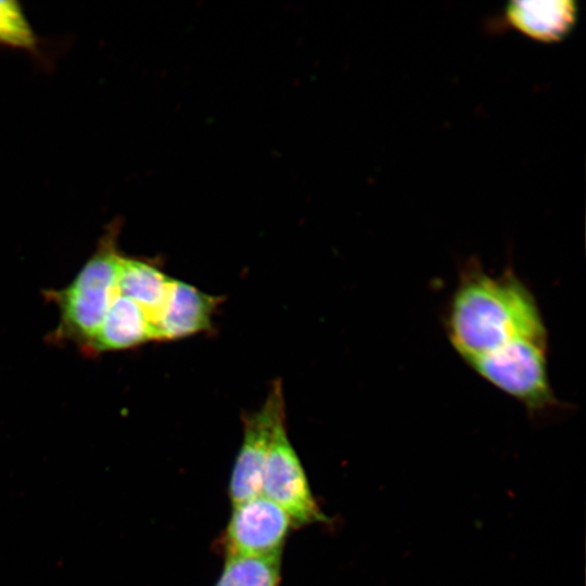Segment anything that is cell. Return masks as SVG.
<instances>
[{"instance_id":"obj_1","label":"cell","mask_w":586,"mask_h":586,"mask_svg":"<svg viewBox=\"0 0 586 586\" xmlns=\"http://www.w3.org/2000/svg\"><path fill=\"white\" fill-rule=\"evenodd\" d=\"M446 331L456 353L475 373L528 410L557 404L542 311L511 269L491 273L469 262L447 307Z\"/></svg>"},{"instance_id":"obj_2","label":"cell","mask_w":586,"mask_h":586,"mask_svg":"<svg viewBox=\"0 0 586 586\" xmlns=\"http://www.w3.org/2000/svg\"><path fill=\"white\" fill-rule=\"evenodd\" d=\"M119 219L112 221L100 238L93 255L73 282L51 296L61 308L59 333L87 348L100 329L116 289L120 253L117 250Z\"/></svg>"},{"instance_id":"obj_3","label":"cell","mask_w":586,"mask_h":586,"mask_svg":"<svg viewBox=\"0 0 586 586\" xmlns=\"http://www.w3.org/2000/svg\"><path fill=\"white\" fill-rule=\"evenodd\" d=\"M290 517L295 527L328 522L316 501L302 462L289 440L285 416L276 424L267 461L262 493Z\"/></svg>"},{"instance_id":"obj_4","label":"cell","mask_w":586,"mask_h":586,"mask_svg":"<svg viewBox=\"0 0 586 586\" xmlns=\"http://www.w3.org/2000/svg\"><path fill=\"white\" fill-rule=\"evenodd\" d=\"M285 416L282 383L275 381L263 406L243 418V440L232 469V506L262 493V481L277 422Z\"/></svg>"},{"instance_id":"obj_5","label":"cell","mask_w":586,"mask_h":586,"mask_svg":"<svg viewBox=\"0 0 586 586\" xmlns=\"http://www.w3.org/2000/svg\"><path fill=\"white\" fill-rule=\"evenodd\" d=\"M232 507L222 536L226 559L263 557L282 551L294 526L282 508L262 494Z\"/></svg>"},{"instance_id":"obj_6","label":"cell","mask_w":586,"mask_h":586,"mask_svg":"<svg viewBox=\"0 0 586 586\" xmlns=\"http://www.w3.org/2000/svg\"><path fill=\"white\" fill-rule=\"evenodd\" d=\"M221 297L173 279L166 303L153 328V339L169 341L212 329Z\"/></svg>"},{"instance_id":"obj_7","label":"cell","mask_w":586,"mask_h":586,"mask_svg":"<svg viewBox=\"0 0 586 586\" xmlns=\"http://www.w3.org/2000/svg\"><path fill=\"white\" fill-rule=\"evenodd\" d=\"M171 282L173 279L151 262L120 255L116 280L117 293L131 300L143 310L152 333L166 303Z\"/></svg>"},{"instance_id":"obj_8","label":"cell","mask_w":586,"mask_h":586,"mask_svg":"<svg viewBox=\"0 0 586 586\" xmlns=\"http://www.w3.org/2000/svg\"><path fill=\"white\" fill-rule=\"evenodd\" d=\"M506 16L511 25L542 41H557L575 23L576 7L570 0L512 1Z\"/></svg>"},{"instance_id":"obj_9","label":"cell","mask_w":586,"mask_h":586,"mask_svg":"<svg viewBox=\"0 0 586 586\" xmlns=\"http://www.w3.org/2000/svg\"><path fill=\"white\" fill-rule=\"evenodd\" d=\"M149 340H153V333L143 310L131 300L117 295L87 349L94 353L124 349Z\"/></svg>"},{"instance_id":"obj_10","label":"cell","mask_w":586,"mask_h":586,"mask_svg":"<svg viewBox=\"0 0 586 586\" xmlns=\"http://www.w3.org/2000/svg\"><path fill=\"white\" fill-rule=\"evenodd\" d=\"M281 552L252 558L226 559L219 578L213 586H279Z\"/></svg>"},{"instance_id":"obj_11","label":"cell","mask_w":586,"mask_h":586,"mask_svg":"<svg viewBox=\"0 0 586 586\" xmlns=\"http://www.w3.org/2000/svg\"><path fill=\"white\" fill-rule=\"evenodd\" d=\"M0 44L27 51L38 46L37 36L15 0H0Z\"/></svg>"}]
</instances>
